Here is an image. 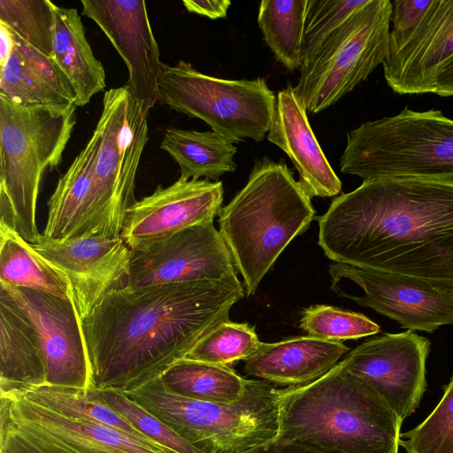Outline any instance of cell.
Here are the masks:
<instances>
[{
    "instance_id": "obj_7",
    "label": "cell",
    "mask_w": 453,
    "mask_h": 453,
    "mask_svg": "<svg viewBox=\"0 0 453 453\" xmlns=\"http://www.w3.org/2000/svg\"><path fill=\"white\" fill-rule=\"evenodd\" d=\"M76 108L24 107L0 95V189L12 205L16 231L30 244L42 238L35 220L42 176L59 165Z\"/></svg>"
},
{
    "instance_id": "obj_11",
    "label": "cell",
    "mask_w": 453,
    "mask_h": 453,
    "mask_svg": "<svg viewBox=\"0 0 453 453\" xmlns=\"http://www.w3.org/2000/svg\"><path fill=\"white\" fill-rule=\"evenodd\" d=\"M328 272L331 288L351 287L359 290L342 297L369 307L408 330L433 333L453 324V293L427 281L338 263L332 264Z\"/></svg>"
},
{
    "instance_id": "obj_41",
    "label": "cell",
    "mask_w": 453,
    "mask_h": 453,
    "mask_svg": "<svg viewBox=\"0 0 453 453\" xmlns=\"http://www.w3.org/2000/svg\"><path fill=\"white\" fill-rule=\"evenodd\" d=\"M246 453H319L291 443L273 441L265 446L257 448Z\"/></svg>"
},
{
    "instance_id": "obj_13",
    "label": "cell",
    "mask_w": 453,
    "mask_h": 453,
    "mask_svg": "<svg viewBox=\"0 0 453 453\" xmlns=\"http://www.w3.org/2000/svg\"><path fill=\"white\" fill-rule=\"evenodd\" d=\"M430 346L427 338L411 330L385 334L361 343L342 362L403 421L418 407L426 391Z\"/></svg>"
},
{
    "instance_id": "obj_25",
    "label": "cell",
    "mask_w": 453,
    "mask_h": 453,
    "mask_svg": "<svg viewBox=\"0 0 453 453\" xmlns=\"http://www.w3.org/2000/svg\"><path fill=\"white\" fill-rule=\"evenodd\" d=\"M53 10L52 58L73 86L77 107L85 106L104 89L105 72L87 40L77 10L56 4Z\"/></svg>"
},
{
    "instance_id": "obj_42",
    "label": "cell",
    "mask_w": 453,
    "mask_h": 453,
    "mask_svg": "<svg viewBox=\"0 0 453 453\" xmlns=\"http://www.w3.org/2000/svg\"><path fill=\"white\" fill-rule=\"evenodd\" d=\"M0 64H4L8 58L14 44V35L12 31L4 24L0 22Z\"/></svg>"
},
{
    "instance_id": "obj_16",
    "label": "cell",
    "mask_w": 453,
    "mask_h": 453,
    "mask_svg": "<svg viewBox=\"0 0 453 453\" xmlns=\"http://www.w3.org/2000/svg\"><path fill=\"white\" fill-rule=\"evenodd\" d=\"M221 181L179 178L158 186L126 212L120 237L134 250L170 237L187 227L213 222L223 204Z\"/></svg>"
},
{
    "instance_id": "obj_28",
    "label": "cell",
    "mask_w": 453,
    "mask_h": 453,
    "mask_svg": "<svg viewBox=\"0 0 453 453\" xmlns=\"http://www.w3.org/2000/svg\"><path fill=\"white\" fill-rule=\"evenodd\" d=\"M0 391H12L26 400L50 409L65 418L101 424L122 431L147 443L159 446L139 433L124 418L107 405L98 395L96 388L86 390L43 384Z\"/></svg>"
},
{
    "instance_id": "obj_1",
    "label": "cell",
    "mask_w": 453,
    "mask_h": 453,
    "mask_svg": "<svg viewBox=\"0 0 453 453\" xmlns=\"http://www.w3.org/2000/svg\"><path fill=\"white\" fill-rule=\"evenodd\" d=\"M316 219L318 243L334 263L419 279L453 293V181L363 180Z\"/></svg>"
},
{
    "instance_id": "obj_35",
    "label": "cell",
    "mask_w": 453,
    "mask_h": 453,
    "mask_svg": "<svg viewBox=\"0 0 453 453\" xmlns=\"http://www.w3.org/2000/svg\"><path fill=\"white\" fill-rule=\"evenodd\" d=\"M96 389L107 405L154 443L173 453H203L123 393Z\"/></svg>"
},
{
    "instance_id": "obj_23",
    "label": "cell",
    "mask_w": 453,
    "mask_h": 453,
    "mask_svg": "<svg viewBox=\"0 0 453 453\" xmlns=\"http://www.w3.org/2000/svg\"><path fill=\"white\" fill-rule=\"evenodd\" d=\"M100 145L95 128L84 149L59 178L48 201L42 242H62L96 234L94 170Z\"/></svg>"
},
{
    "instance_id": "obj_10",
    "label": "cell",
    "mask_w": 453,
    "mask_h": 453,
    "mask_svg": "<svg viewBox=\"0 0 453 453\" xmlns=\"http://www.w3.org/2000/svg\"><path fill=\"white\" fill-rule=\"evenodd\" d=\"M96 129L100 145L94 170L96 234L120 237L136 202L135 179L149 140L147 119L127 86L104 92Z\"/></svg>"
},
{
    "instance_id": "obj_14",
    "label": "cell",
    "mask_w": 453,
    "mask_h": 453,
    "mask_svg": "<svg viewBox=\"0 0 453 453\" xmlns=\"http://www.w3.org/2000/svg\"><path fill=\"white\" fill-rule=\"evenodd\" d=\"M0 287L38 333L45 363V384L86 390L94 388L81 319L73 299L2 282Z\"/></svg>"
},
{
    "instance_id": "obj_43",
    "label": "cell",
    "mask_w": 453,
    "mask_h": 453,
    "mask_svg": "<svg viewBox=\"0 0 453 453\" xmlns=\"http://www.w3.org/2000/svg\"><path fill=\"white\" fill-rule=\"evenodd\" d=\"M0 453H4V451H0Z\"/></svg>"
},
{
    "instance_id": "obj_32",
    "label": "cell",
    "mask_w": 453,
    "mask_h": 453,
    "mask_svg": "<svg viewBox=\"0 0 453 453\" xmlns=\"http://www.w3.org/2000/svg\"><path fill=\"white\" fill-rule=\"evenodd\" d=\"M53 5L49 0H0V22L29 45L52 57Z\"/></svg>"
},
{
    "instance_id": "obj_38",
    "label": "cell",
    "mask_w": 453,
    "mask_h": 453,
    "mask_svg": "<svg viewBox=\"0 0 453 453\" xmlns=\"http://www.w3.org/2000/svg\"><path fill=\"white\" fill-rule=\"evenodd\" d=\"M434 0H395L392 3L388 48L395 45L426 16Z\"/></svg>"
},
{
    "instance_id": "obj_30",
    "label": "cell",
    "mask_w": 453,
    "mask_h": 453,
    "mask_svg": "<svg viewBox=\"0 0 453 453\" xmlns=\"http://www.w3.org/2000/svg\"><path fill=\"white\" fill-rule=\"evenodd\" d=\"M307 0H264L257 24L275 58L288 71L301 69Z\"/></svg>"
},
{
    "instance_id": "obj_24",
    "label": "cell",
    "mask_w": 453,
    "mask_h": 453,
    "mask_svg": "<svg viewBox=\"0 0 453 453\" xmlns=\"http://www.w3.org/2000/svg\"><path fill=\"white\" fill-rule=\"evenodd\" d=\"M45 375L35 327L0 287V390L43 385Z\"/></svg>"
},
{
    "instance_id": "obj_37",
    "label": "cell",
    "mask_w": 453,
    "mask_h": 453,
    "mask_svg": "<svg viewBox=\"0 0 453 453\" xmlns=\"http://www.w3.org/2000/svg\"><path fill=\"white\" fill-rule=\"evenodd\" d=\"M0 451L4 453H72L0 416Z\"/></svg>"
},
{
    "instance_id": "obj_39",
    "label": "cell",
    "mask_w": 453,
    "mask_h": 453,
    "mask_svg": "<svg viewBox=\"0 0 453 453\" xmlns=\"http://www.w3.org/2000/svg\"><path fill=\"white\" fill-rule=\"evenodd\" d=\"M182 4L188 12L212 19L226 18L232 4L228 0H184Z\"/></svg>"
},
{
    "instance_id": "obj_20",
    "label": "cell",
    "mask_w": 453,
    "mask_h": 453,
    "mask_svg": "<svg viewBox=\"0 0 453 453\" xmlns=\"http://www.w3.org/2000/svg\"><path fill=\"white\" fill-rule=\"evenodd\" d=\"M267 140L281 149L299 174V183L311 197H332L342 182L323 152L307 117V111L290 84L278 92Z\"/></svg>"
},
{
    "instance_id": "obj_33",
    "label": "cell",
    "mask_w": 453,
    "mask_h": 453,
    "mask_svg": "<svg viewBox=\"0 0 453 453\" xmlns=\"http://www.w3.org/2000/svg\"><path fill=\"white\" fill-rule=\"evenodd\" d=\"M300 327L309 336L333 342L357 340L380 332V326L362 313L325 304L305 308Z\"/></svg>"
},
{
    "instance_id": "obj_22",
    "label": "cell",
    "mask_w": 453,
    "mask_h": 453,
    "mask_svg": "<svg viewBox=\"0 0 453 453\" xmlns=\"http://www.w3.org/2000/svg\"><path fill=\"white\" fill-rule=\"evenodd\" d=\"M13 35L11 54L1 65L0 95L24 107L76 105L73 86L55 59Z\"/></svg>"
},
{
    "instance_id": "obj_2",
    "label": "cell",
    "mask_w": 453,
    "mask_h": 453,
    "mask_svg": "<svg viewBox=\"0 0 453 453\" xmlns=\"http://www.w3.org/2000/svg\"><path fill=\"white\" fill-rule=\"evenodd\" d=\"M245 295L238 277L111 290L81 319L94 388L125 393L159 378Z\"/></svg>"
},
{
    "instance_id": "obj_29",
    "label": "cell",
    "mask_w": 453,
    "mask_h": 453,
    "mask_svg": "<svg viewBox=\"0 0 453 453\" xmlns=\"http://www.w3.org/2000/svg\"><path fill=\"white\" fill-rule=\"evenodd\" d=\"M165 388L182 397L218 403H231L244 394L247 379L230 366L183 358L160 377Z\"/></svg>"
},
{
    "instance_id": "obj_5",
    "label": "cell",
    "mask_w": 453,
    "mask_h": 453,
    "mask_svg": "<svg viewBox=\"0 0 453 453\" xmlns=\"http://www.w3.org/2000/svg\"><path fill=\"white\" fill-rule=\"evenodd\" d=\"M123 394L203 453H246L278 435L279 389L265 380H248L243 395L231 403L173 395L160 378Z\"/></svg>"
},
{
    "instance_id": "obj_18",
    "label": "cell",
    "mask_w": 453,
    "mask_h": 453,
    "mask_svg": "<svg viewBox=\"0 0 453 453\" xmlns=\"http://www.w3.org/2000/svg\"><path fill=\"white\" fill-rule=\"evenodd\" d=\"M452 57L453 0H434L421 22L388 48L384 77L397 94H434L437 76Z\"/></svg>"
},
{
    "instance_id": "obj_34",
    "label": "cell",
    "mask_w": 453,
    "mask_h": 453,
    "mask_svg": "<svg viewBox=\"0 0 453 453\" xmlns=\"http://www.w3.org/2000/svg\"><path fill=\"white\" fill-rule=\"evenodd\" d=\"M399 446L407 453H453V377L429 416L400 435Z\"/></svg>"
},
{
    "instance_id": "obj_12",
    "label": "cell",
    "mask_w": 453,
    "mask_h": 453,
    "mask_svg": "<svg viewBox=\"0 0 453 453\" xmlns=\"http://www.w3.org/2000/svg\"><path fill=\"white\" fill-rule=\"evenodd\" d=\"M131 250L125 286L132 289L237 277L231 252L213 222L187 227Z\"/></svg>"
},
{
    "instance_id": "obj_17",
    "label": "cell",
    "mask_w": 453,
    "mask_h": 453,
    "mask_svg": "<svg viewBox=\"0 0 453 453\" xmlns=\"http://www.w3.org/2000/svg\"><path fill=\"white\" fill-rule=\"evenodd\" d=\"M31 245L66 277L81 319L109 292L126 285L132 250L121 237L84 234Z\"/></svg>"
},
{
    "instance_id": "obj_26",
    "label": "cell",
    "mask_w": 453,
    "mask_h": 453,
    "mask_svg": "<svg viewBox=\"0 0 453 453\" xmlns=\"http://www.w3.org/2000/svg\"><path fill=\"white\" fill-rule=\"evenodd\" d=\"M160 148L179 165L184 180H218L234 172L237 148L226 137L213 132L171 127L165 130Z\"/></svg>"
},
{
    "instance_id": "obj_8",
    "label": "cell",
    "mask_w": 453,
    "mask_h": 453,
    "mask_svg": "<svg viewBox=\"0 0 453 453\" xmlns=\"http://www.w3.org/2000/svg\"><path fill=\"white\" fill-rule=\"evenodd\" d=\"M391 15L390 0H368L302 65L294 92L307 111L332 106L382 65Z\"/></svg>"
},
{
    "instance_id": "obj_4",
    "label": "cell",
    "mask_w": 453,
    "mask_h": 453,
    "mask_svg": "<svg viewBox=\"0 0 453 453\" xmlns=\"http://www.w3.org/2000/svg\"><path fill=\"white\" fill-rule=\"evenodd\" d=\"M311 197L281 159H257L246 185L222 207L219 233L243 279L255 294L276 259L315 219Z\"/></svg>"
},
{
    "instance_id": "obj_21",
    "label": "cell",
    "mask_w": 453,
    "mask_h": 453,
    "mask_svg": "<svg viewBox=\"0 0 453 453\" xmlns=\"http://www.w3.org/2000/svg\"><path fill=\"white\" fill-rule=\"evenodd\" d=\"M349 351L342 342L309 335L262 342L258 350L244 361V370L272 385L299 387L326 374Z\"/></svg>"
},
{
    "instance_id": "obj_15",
    "label": "cell",
    "mask_w": 453,
    "mask_h": 453,
    "mask_svg": "<svg viewBox=\"0 0 453 453\" xmlns=\"http://www.w3.org/2000/svg\"><path fill=\"white\" fill-rule=\"evenodd\" d=\"M82 14L91 19L125 61L127 87L148 119L160 100L163 63L143 0H81Z\"/></svg>"
},
{
    "instance_id": "obj_6",
    "label": "cell",
    "mask_w": 453,
    "mask_h": 453,
    "mask_svg": "<svg viewBox=\"0 0 453 453\" xmlns=\"http://www.w3.org/2000/svg\"><path fill=\"white\" fill-rule=\"evenodd\" d=\"M342 173L363 180L419 178L453 181V119L440 110L366 121L347 134Z\"/></svg>"
},
{
    "instance_id": "obj_3",
    "label": "cell",
    "mask_w": 453,
    "mask_h": 453,
    "mask_svg": "<svg viewBox=\"0 0 453 453\" xmlns=\"http://www.w3.org/2000/svg\"><path fill=\"white\" fill-rule=\"evenodd\" d=\"M402 423L341 361L311 383L279 389L275 441L319 453H398Z\"/></svg>"
},
{
    "instance_id": "obj_36",
    "label": "cell",
    "mask_w": 453,
    "mask_h": 453,
    "mask_svg": "<svg viewBox=\"0 0 453 453\" xmlns=\"http://www.w3.org/2000/svg\"><path fill=\"white\" fill-rule=\"evenodd\" d=\"M368 0H307L302 41L303 65Z\"/></svg>"
},
{
    "instance_id": "obj_19",
    "label": "cell",
    "mask_w": 453,
    "mask_h": 453,
    "mask_svg": "<svg viewBox=\"0 0 453 453\" xmlns=\"http://www.w3.org/2000/svg\"><path fill=\"white\" fill-rule=\"evenodd\" d=\"M0 416L72 453H173L101 424L65 418L12 391H0Z\"/></svg>"
},
{
    "instance_id": "obj_31",
    "label": "cell",
    "mask_w": 453,
    "mask_h": 453,
    "mask_svg": "<svg viewBox=\"0 0 453 453\" xmlns=\"http://www.w3.org/2000/svg\"><path fill=\"white\" fill-rule=\"evenodd\" d=\"M261 343L254 326L226 320L217 325L202 338L185 358L231 366L252 357Z\"/></svg>"
},
{
    "instance_id": "obj_40",
    "label": "cell",
    "mask_w": 453,
    "mask_h": 453,
    "mask_svg": "<svg viewBox=\"0 0 453 453\" xmlns=\"http://www.w3.org/2000/svg\"><path fill=\"white\" fill-rule=\"evenodd\" d=\"M434 94L453 96V57L441 69L436 79Z\"/></svg>"
},
{
    "instance_id": "obj_27",
    "label": "cell",
    "mask_w": 453,
    "mask_h": 453,
    "mask_svg": "<svg viewBox=\"0 0 453 453\" xmlns=\"http://www.w3.org/2000/svg\"><path fill=\"white\" fill-rule=\"evenodd\" d=\"M0 282L73 298L66 277L17 231L6 227H0Z\"/></svg>"
},
{
    "instance_id": "obj_9",
    "label": "cell",
    "mask_w": 453,
    "mask_h": 453,
    "mask_svg": "<svg viewBox=\"0 0 453 453\" xmlns=\"http://www.w3.org/2000/svg\"><path fill=\"white\" fill-rule=\"evenodd\" d=\"M160 100L170 108L207 123L233 143L262 142L268 133L276 96L262 78L227 80L202 73L180 60L163 64Z\"/></svg>"
}]
</instances>
